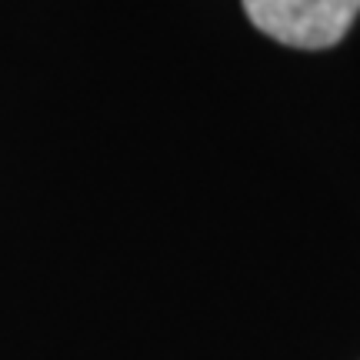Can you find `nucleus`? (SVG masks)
I'll list each match as a JSON object with an SVG mask.
<instances>
[{"label":"nucleus","mask_w":360,"mask_h":360,"mask_svg":"<svg viewBox=\"0 0 360 360\" xmlns=\"http://www.w3.org/2000/svg\"><path fill=\"white\" fill-rule=\"evenodd\" d=\"M250 24L297 51H327L347 37L360 0H244Z\"/></svg>","instance_id":"f257e3e1"}]
</instances>
